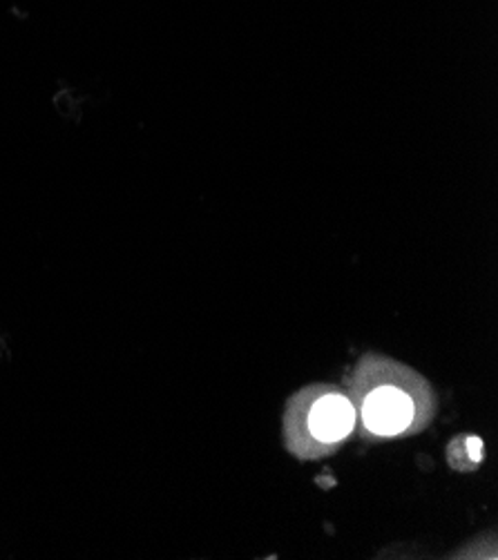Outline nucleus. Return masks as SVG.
Returning a JSON list of instances; mask_svg holds the SVG:
<instances>
[{
  "instance_id": "2",
  "label": "nucleus",
  "mask_w": 498,
  "mask_h": 560,
  "mask_svg": "<svg viewBox=\"0 0 498 560\" xmlns=\"http://www.w3.org/2000/svg\"><path fill=\"white\" fill-rule=\"evenodd\" d=\"M354 424L356 409L340 394H328L317 398L309 413V431L324 444L343 442L354 431Z\"/></svg>"
},
{
  "instance_id": "1",
  "label": "nucleus",
  "mask_w": 498,
  "mask_h": 560,
  "mask_svg": "<svg viewBox=\"0 0 498 560\" xmlns=\"http://www.w3.org/2000/svg\"><path fill=\"white\" fill-rule=\"evenodd\" d=\"M364 427L380 435L392 438L412 429L416 420V407L412 396L396 386H380L362 405Z\"/></svg>"
},
{
  "instance_id": "3",
  "label": "nucleus",
  "mask_w": 498,
  "mask_h": 560,
  "mask_svg": "<svg viewBox=\"0 0 498 560\" xmlns=\"http://www.w3.org/2000/svg\"><path fill=\"white\" fill-rule=\"evenodd\" d=\"M465 450H467V454H470V458H472L474 465H478V463L485 458V444H483V440L476 438V435H472V438L465 440Z\"/></svg>"
}]
</instances>
